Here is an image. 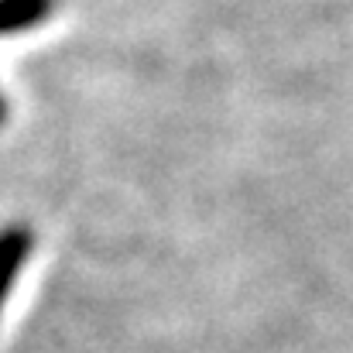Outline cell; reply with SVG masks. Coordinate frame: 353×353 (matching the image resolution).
Wrapping results in <instances>:
<instances>
[{"mask_svg":"<svg viewBox=\"0 0 353 353\" xmlns=\"http://www.w3.org/2000/svg\"><path fill=\"white\" fill-rule=\"evenodd\" d=\"M3 123H7V97L0 93V127H3Z\"/></svg>","mask_w":353,"mask_h":353,"instance_id":"3957f363","label":"cell"},{"mask_svg":"<svg viewBox=\"0 0 353 353\" xmlns=\"http://www.w3.org/2000/svg\"><path fill=\"white\" fill-rule=\"evenodd\" d=\"M59 10V0H0V38L34 31Z\"/></svg>","mask_w":353,"mask_h":353,"instance_id":"7a4b0ae2","label":"cell"},{"mask_svg":"<svg viewBox=\"0 0 353 353\" xmlns=\"http://www.w3.org/2000/svg\"><path fill=\"white\" fill-rule=\"evenodd\" d=\"M34 254V234L24 223H7L0 227V312L10 299V288L17 285L21 268Z\"/></svg>","mask_w":353,"mask_h":353,"instance_id":"6da1fadb","label":"cell"}]
</instances>
